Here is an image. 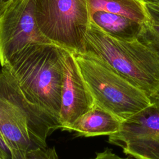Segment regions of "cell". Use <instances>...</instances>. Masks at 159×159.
Listing matches in <instances>:
<instances>
[{
    "label": "cell",
    "instance_id": "obj_9",
    "mask_svg": "<svg viewBox=\"0 0 159 159\" xmlns=\"http://www.w3.org/2000/svg\"><path fill=\"white\" fill-rule=\"evenodd\" d=\"M122 122L112 113L94 104L73 122L68 131H74L78 137L109 135L120 129Z\"/></svg>",
    "mask_w": 159,
    "mask_h": 159
},
{
    "label": "cell",
    "instance_id": "obj_15",
    "mask_svg": "<svg viewBox=\"0 0 159 159\" xmlns=\"http://www.w3.org/2000/svg\"><path fill=\"white\" fill-rule=\"evenodd\" d=\"M145 3L152 22L159 25V3Z\"/></svg>",
    "mask_w": 159,
    "mask_h": 159
},
{
    "label": "cell",
    "instance_id": "obj_5",
    "mask_svg": "<svg viewBox=\"0 0 159 159\" xmlns=\"http://www.w3.org/2000/svg\"><path fill=\"white\" fill-rule=\"evenodd\" d=\"M35 16L42 35L71 53L84 52L91 20L88 0H35Z\"/></svg>",
    "mask_w": 159,
    "mask_h": 159
},
{
    "label": "cell",
    "instance_id": "obj_17",
    "mask_svg": "<svg viewBox=\"0 0 159 159\" xmlns=\"http://www.w3.org/2000/svg\"><path fill=\"white\" fill-rule=\"evenodd\" d=\"M10 0H0V13Z\"/></svg>",
    "mask_w": 159,
    "mask_h": 159
},
{
    "label": "cell",
    "instance_id": "obj_19",
    "mask_svg": "<svg viewBox=\"0 0 159 159\" xmlns=\"http://www.w3.org/2000/svg\"><path fill=\"white\" fill-rule=\"evenodd\" d=\"M145 2L150 3H159V0H143Z\"/></svg>",
    "mask_w": 159,
    "mask_h": 159
},
{
    "label": "cell",
    "instance_id": "obj_4",
    "mask_svg": "<svg viewBox=\"0 0 159 159\" xmlns=\"http://www.w3.org/2000/svg\"><path fill=\"white\" fill-rule=\"evenodd\" d=\"M72 54L95 104L122 121L152 104L143 91L94 55Z\"/></svg>",
    "mask_w": 159,
    "mask_h": 159
},
{
    "label": "cell",
    "instance_id": "obj_6",
    "mask_svg": "<svg viewBox=\"0 0 159 159\" xmlns=\"http://www.w3.org/2000/svg\"><path fill=\"white\" fill-rule=\"evenodd\" d=\"M35 0H10L0 13V64L27 44L52 43L40 32L35 16Z\"/></svg>",
    "mask_w": 159,
    "mask_h": 159
},
{
    "label": "cell",
    "instance_id": "obj_2",
    "mask_svg": "<svg viewBox=\"0 0 159 159\" xmlns=\"http://www.w3.org/2000/svg\"><path fill=\"white\" fill-rule=\"evenodd\" d=\"M4 66L30 103L59 120L62 48L53 43H30L14 53Z\"/></svg>",
    "mask_w": 159,
    "mask_h": 159
},
{
    "label": "cell",
    "instance_id": "obj_11",
    "mask_svg": "<svg viewBox=\"0 0 159 159\" xmlns=\"http://www.w3.org/2000/svg\"><path fill=\"white\" fill-rule=\"evenodd\" d=\"M91 20L111 35L125 40L137 38L142 26L123 16L104 11L94 12Z\"/></svg>",
    "mask_w": 159,
    "mask_h": 159
},
{
    "label": "cell",
    "instance_id": "obj_13",
    "mask_svg": "<svg viewBox=\"0 0 159 159\" xmlns=\"http://www.w3.org/2000/svg\"><path fill=\"white\" fill-rule=\"evenodd\" d=\"M25 159H58V157L54 147H39L28 150Z\"/></svg>",
    "mask_w": 159,
    "mask_h": 159
},
{
    "label": "cell",
    "instance_id": "obj_8",
    "mask_svg": "<svg viewBox=\"0 0 159 159\" xmlns=\"http://www.w3.org/2000/svg\"><path fill=\"white\" fill-rule=\"evenodd\" d=\"M95 102L71 53L63 48V81L59 121L68 131L73 122Z\"/></svg>",
    "mask_w": 159,
    "mask_h": 159
},
{
    "label": "cell",
    "instance_id": "obj_10",
    "mask_svg": "<svg viewBox=\"0 0 159 159\" xmlns=\"http://www.w3.org/2000/svg\"><path fill=\"white\" fill-rule=\"evenodd\" d=\"M91 16L104 11L123 16L143 25L152 22L146 3L143 0H88Z\"/></svg>",
    "mask_w": 159,
    "mask_h": 159
},
{
    "label": "cell",
    "instance_id": "obj_14",
    "mask_svg": "<svg viewBox=\"0 0 159 159\" xmlns=\"http://www.w3.org/2000/svg\"><path fill=\"white\" fill-rule=\"evenodd\" d=\"M90 159H138L131 155H127V157H120L114 153L110 148H106L103 151L97 152L96 156Z\"/></svg>",
    "mask_w": 159,
    "mask_h": 159
},
{
    "label": "cell",
    "instance_id": "obj_7",
    "mask_svg": "<svg viewBox=\"0 0 159 159\" xmlns=\"http://www.w3.org/2000/svg\"><path fill=\"white\" fill-rule=\"evenodd\" d=\"M108 142L126 155L138 159H159V108L153 103L121 123L108 135Z\"/></svg>",
    "mask_w": 159,
    "mask_h": 159
},
{
    "label": "cell",
    "instance_id": "obj_3",
    "mask_svg": "<svg viewBox=\"0 0 159 159\" xmlns=\"http://www.w3.org/2000/svg\"><path fill=\"white\" fill-rule=\"evenodd\" d=\"M84 52L106 63L150 99L159 94V57L137 38H116L91 20L84 36Z\"/></svg>",
    "mask_w": 159,
    "mask_h": 159
},
{
    "label": "cell",
    "instance_id": "obj_12",
    "mask_svg": "<svg viewBox=\"0 0 159 159\" xmlns=\"http://www.w3.org/2000/svg\"><path fill=\"white\" fill-rule=\"evenodd\" d=\"M137 39L152 49L159 57V25L152 21L142 25Z\"/></svg>",
    "mask_w": 159,
    "mask_h": 159
},
{
    "label": "cell",
    "instance_id": "obj_1",
    "mask_svg": "<svg viewBox=\"0 0 159 159\" xmlns=\"http://www.w3.org/2000/svg\"><path fill=\"white\" fill-rule=\"evenodd\" d=\"M61 129L58 120L24 96L7 68L0 70V142L11 159H25L28 150L47 147V139Z\"/></svg>",
    "mask_w": 159,
    "mask_h": 159
},
{
    "label": "cell",
    "instance_id": "obj_16",
    "mask_svg": "<svg viewBox=\"0 0 159 159\" xmlns=\"http://www.w3.org/2000/svg\"><path fill=\"white\" fill-rule=\"evenodd\" d=\"M7 156V152L2 149V147H0V159H10Z\"/></svg>",
    "mask_w": 159,
    "mask_h": 159
},
{
    "label": "cell",
    "instance_id": "obj_18",
    "mask_svg": "<svg viewBox=\"0 0 159 159\" xmlns=\"http://www.w3.org/2000/svg\"><path fill=\"white\" fill-rule=\"evenodd\" d=\"M151 100H152V103L155 104L159 108V94H158L153 98H152Z\"/></svg>",
    "mask_w": 159,
    "mask_h": 159
}]
</instances>
